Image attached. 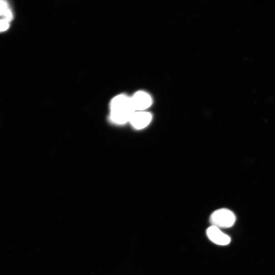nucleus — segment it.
<instances>
[{"mask_svg":"<svg viewBox=\"0 0 275 275\" xmlns=\"http://www.w3.org/2000/svg\"><path fill=\"white\" fill-rule=\"evenodd\" d=\"M134 112L130 97L125 95H119L111 102L110 119L116 124H123L129 122Z\"/></svg>","mask_w":275,"mask_h":275,"instance_id":"f257e3e1","label":"nucleus"},{"mask_svg":"<svg viewBox=\"0 0 275 275\" xmlns=\"http://www.w3.org/2000/svg\"><path fill=\"white\" fill-rule=\"evenodd\" d=\"M235 221L234 213L226 208L217 209L210 216V222L212 225L219 228H230L234 224Z\"/></svg>","mask_w":275,"mask_h":275,"instance_id":"f03ea898","label":"nucleus"},{"mask_svg":"<svg viewBox=\"0 0 275 275\" xmlns=\"http://www.w3.org/2000/svg\"><path fill=\"white\" fill-rule=\"evenodd\" d=\"M130 98L135 111H145L152 102L151 96L144 91L137 92Z\"/></svg>","mask_w":275,"mask_h":275,"instance_id":"7ed1b4c3","label":"nucleus"},{"mask_svg":"<svg viewBox=\"0 0 275 275\" xmlns=\"http://www.w3.org/2000/svg\"><path fill=\"white\" fill-rule=\"evenodd\" d=\"M206 234L209 240L213 243L219 245H228L231 242V238L223 233L220 228L211 225L206 230Z\"/></svg>","mask_w":275,"mask_h":275,"instance_id":"20e7f679","label":"nucleus"},{"mask_svg":"<svg viewBox=\"0 0 275 275\" xmlns=\"http://www.w3.org/2000/svg\"><path fill=\"white\" fill-rule=\"evenodd\" d=\"M151 114L146 111H135L132 115L129 122L136 129H142L147 127L152 120Z\"/></svg>","mask_w":275,"mask_h":275,"instance_id":"39448f33","label":"nucleus"},{"mask_svg":"<svg viewBox=\"0 0 275 275\" xmlns=\"http://www.w3.org/2000/svg\"><path fill=\"white\" fill-rule=\"evenodd\" d=\"M9 8L7 2L4 1H0V17L2 18L5 12Z\"/></svg>","mask_w":275,"mask_h":275,"instance_id":"423d86ee","label":"nucleus"},{"mask_svg":"<svg viewBox=\"0 0 275 275\" xmlns=\"http://www.w3.org/2000/svg\"><path fill=\"white\" fill-rule=\"evenodd\" d=\"M9 27V22L0 19V32L6 31Z\"/></svg>","mask_w":275,"mask_h":275,"instance_id":"0eeeda50","label":"nucleus"}]
</instances>
